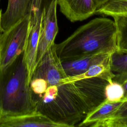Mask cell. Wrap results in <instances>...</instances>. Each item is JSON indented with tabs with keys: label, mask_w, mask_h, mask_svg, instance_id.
<instances>
[{
	"label": "cell",
	"mask_w": 127,
	"mask_h": 127,
	"mask_svg": "<svg viewBox=\"0 0 127 127\" xmlns=\"http://www.w3.org/2000/svg\"><path fill=\"white\" fill-rule=\"evenodd\" d=\"M123 100L112 102L106 99L92 111L89 112L81 122L78 127H91L94 124L101 121L112 114Z\"/></svg>",
	"instance_id": "11"
},
{
	"label": "cell",
	"mask_w": 127,
	"mask_h": 127,
	"mask_svg": "<svg viewBox=\"0 0 127 127\" xmlns=\"http://www.w3.org/2000/svg\"><path fill=\"white\" fill-rule=\"evenodd\" d=\"M0 127H67L42 113L33 112L19 115L0 117Z\"/></svg>",
	"instance_id": "7"
},
{
	"label": "cell",
	"mask_w": 127,
	"mask_h": 127,
	"mask_svg": "<svg viewBox=\"0 0 127 127\" xmlns=\"http://www.w3.org/2000/svg\"><path fill=\"white\" fill-rule=\"evenodd\" d=\"M52 0H42L41 6V10H43V9H46L52 1Z\"/></svg>",
	"instance_id": "17"
},
{
	"label": "cell",
	"mask_w": 127,
	"mask_h": 127,
	"mask_svg": "<svg viewBox=\"0 0 127 127\" xmlns=\"http://www.w3.org/2000/svg\"><path fill=\"white\" fill-rule=\"evenodd\" d=\"M57 0H53L45 9L37 50L35 67L48 50L55 44V39L59 29L57 17Z\"/></svg>",
	"instance_id": "6"
},
{
	"label": "cell",
	"mask_w": 127,
	"mask_h": 127,
	"mask_svg": "<svg viewBox=\"0 0 127 127\" xmlns=\"http://www.w3.org/2000/svg\"><path fill=\"white\" fill-rule=\"evenodd\" d=\"M31 0H8L7 6L0 17L1 32L9 29L30 13Z\"/></svg>",
	"instance_id": "9"
},
{
	"label": "cell",
	"mask_w": 127,
	"mask_h": 127,
	"mask_svg": "<svg viewBox=\"0 0 127 127\" xmlns=\"http://www.w3.org/2000/svg\"><path fill=\"white\" fill-rule=\"evenodd\" d=\"M112 54L99 53L69 61L61 62L67 76H74L87 70L91 66L102 63H109Z\"/></svg>",
	"instance_id": "10"
},
{
	"label": "cell",
	"mask_w": 127,
	"mask_h": 127,
	"mask_svg": "<svg viewBox=\"0 0 127 127\" xmlns=\"http://www.w3.org/2000/svg\"><path fill=\"white\" fill-rule=\"evenodd\" d=\"M116 28L118 51H127V14L113 16Z\"/></svg>",
	"instance_id": "15"
},
{
	"label": "cell",
	"mask_w": 127,
	"mask_h": 127,
	"mask_svg": "<svg viewBox=\"0 0 127 127\" xmlns=\"http://www.w3.org/2000/svg\"><path fill=\"white\" fill-rule=\"evenodd\" d=\"M109 0H94L97 9L106 3Z\"/></svg>",
	"instance_id": "18"
},
{
	"label": "cell",
	"mask_w": 127,
	"mask_h": 127,
	"mask_svg": "<svg viewBox=\"0 0 127 127\" xmlns=\"http://www.w3.org/2000/svg\"><path fill=\"white\" fill-rule=\"evenodd\" d=\"M29 21L30 13L0 33V70L7 67L24 51Z\"/></svg>",
	"instance_id": "4"
},
{
	"label": "cell",
	"mask_w": 127,
	"mask_h": 127,
	"mask_svg": "<svg viewBox=\"0 0 127 127\" xmlns=\"http://www.w3.org/2000/svg\"><path fill=\"white\" fill-rule=\"evenodd\" d=\"M60 11L72 22L87 19L97 7L94 0H57Z\"/></svg>",
	"instance_id": "8"
},
{
	"label": "cell",
	"mask_w": 127,
	"mask_h": 127,
	"mask_svg": "<svg viewBox=\"0 0 127 127\" xmlns=\"http://www.w3.org/2000/svg\"><path fill=\"white\" fill-rule=\"evenodd\" d=\"M108 82L93 77L47 85L44 92L32 99L36 111L67 127H74L105 99Z\"/></svg>",
	"instance_id": "1"
},
{
	"label": "cell",
	"mask_w": 127,
	"mask_h": 127,
	"mask_svg": "<svg viewBox=\"0 0 127 127\" xmlns=\"http://www.w3.org/2000/svg\"><path fill=\"white\" fill-rule=\"evenodd\" d=\"M110 67L114 75L112 80L122 84L127 80V51L114 52L110 58Z\"/></svg>",
	"instance_id": "13"
},
{
	"label": "cell",
	"mask_w": 127,
	"mask_h": 127,
	"mask_svg": "<svg viewBox=\"0 0 127 127\" xmlns=\"http://www.w3.org/2000/svg\"><path fill=\"white\" fill-rule=\"evenodd\" d=\"M1 10L0 9V33L1 32V28H0V17H1Z\"/></svg>",
	"instance_id": "20"
},
{
	"label": "cell",
	"mask_w": 127,
	"mask_h": 127,
	"mask_svg": "<svg viewBox=\"0 0 127 127\" xmlns=\"http://www.w3.org/2000/svg\"><path fill=\"white\" fill-rule=\"evenodd\" d=\"M91 127H127V98L106 118L91 126Z\"/></svg>",
	"instance_id": "14"
},
{
	"label": "cell",
	"mask_w": 127,
	"mask_h": 127,
	"mask_svg": "<svg viewBox=\"0 0 127 127\" xmlns=\"http://www.w3.org/2000/svg\"><path fill=\"white\" fill-rule=\"evenodd\" d=\"M29 83L23 51L7 67L0 70V117L35 111Z\"/></svg>",
	"instance_id": "3"
},
{
	"label": "cell",
	"mask_w": 127,
	"mask_h": 127,
	"mask_svg": "<svg viewBox=\"0 0 127 127\" xmlns=\"http://www.w3.org/2000/svg\"><path fill=\"white\" fill-rule=\"evenodd\" d=\"M45 9H31L30 21L24 50V60L28 72L29 83L35 68L37 47L41 32Z\"/></svg>",
	"instance_id": "5"
},
{
	"label": "cell",
	"mask_w": 127,
	"mask_h": 127,
	"mask_svg": "<svg viewBox=\"0 0 127 127\" xmlns=\"http://www.w3.org/2000/svg\"><path fill=\"white\" fill-rule=\"evenodd\" d=\"M124 89L122 84L114 81L108 82L105 87V99L112 102L123 100Z\"/></svg>",
	"instance_id": "16"
},
{
	"label": "cell",
	"mask_w": 127,
	"mask_h": 127,
	"mask_svg": "<svg viewBox=\"0 0 127 127\" xmlns=\"http://www.w3.org/2000/svg\"><path fill=\"white\" fill-rule=\"evenodd\" d=\"M113 77L110 70V63H102L91 66L85 72L78 75L66 76L61 79L60 82L65 83L93 77L102 78L109 82L113 81Z\"/></svg>",
	"instance_id": "12"
},
{
	"label": "cell",
	"mask_w": 127,
	"mask_h": 127,
	"mask_svg": "<svg viewBox=\"0 0 127 127\" xmlns=\"http://www.w3.org/2000/svg\"><path fill=\"white\" fill-rule=\"evenodd\" d=\"M55 48L61 62L99 53L112 54L117 48L115 22L108 18H95L61 43L55 44Z\"/></svg>",
	"instance_id": "2"
},
{
	"label": "cell",
	"mask_w": 127,
	"mask_h": 127,
	"mask_svg": "<svg viewBox=\"0 0 127 127\" xmlns=\"http://www.w3.org/2000/svg\"><path fill=\"white\" fill-rule=\"evenodd\" d=\"M122 86L124 89L125 94H124V98H127V80L126 81L122 84Z\"/></svg>",
	"instance_id": "19"
}]
</instances>
